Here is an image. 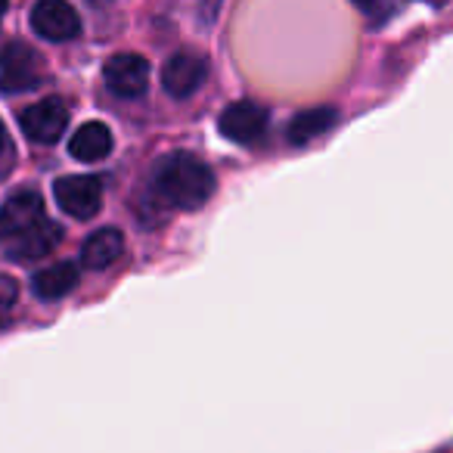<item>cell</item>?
<instances>
[{
	"instance_id": "1",
	"label": "cell",
	"mask_w": 453,
	"mask_h": 453,
	"mask_svg": "<svg viewBox=\"0 0 453 453\" xmlns=\"http://www.w3.org/2000/svg\"><path fill=\"white\" fill-rule=\"evenodd\" d=\"M214 193V171L193 152H171L152 168V196L168 208L196 211Z\"/></svg>"
},
{
	"instance_id": "2",
	"label": "cell",
	"mask_w": 453,
	"mask_h": 453,
	"mask_svg": "<svg viewBox=\"0 0 453 453\" xmlns=\"http://www.w3.org/2000/svg\"><path fill=\"white\" fill-rule=\"evenodd\" d=\"M44 81V57L22 41L0 50V94H26Z\"/></svg>"
},
{
	"instance_id": "3",
	"label": "cell",
	"mask_w": 453,
	"mask_h": 453,
	"mask_svg": "<svg viewBox=\"0 0 453 453\" xmlns=\"http://www.w3.org/2000/svg\"><path fill=\"white\" fill-rule=\"evenodd\" d=\"M32 28L50 44H65L81 35V19L69 0H35Z\"/></svg>"
},
{
	"instance_id": "4",
	"label": "cell",
	"mask_w": 453,
	"mask_h": 453,
	"mask_svg": "<svg viewBox=\"0 0 453 453\" xmlns=\"http://www.w3.org/2000/svg\"><path fill=\"white\" fill-rule=\"evenodd\" d=\"M53 196H57V205L63 208L69 218L90 220L103 205V183L90 174L59 177V180L53 183Z\"/></svg>"
},
{
	"instance_id": "5",
	"label": "cell",
	"mask_w": 453,
	"mask_h": 453,
	"mask_svg": "<svg viewBox=\"0 0 453 453\" xmlns=\"http://www.w3.org/2000/svg\"><path fill=\"white\" fill-rule=\"evenodd\" d=\"M41 220H47V214H44V199H41L38 189H16L0 205V240L4 242L16 240V236L35 230Z\"/></svg>"
},
{
	"instance_id": "6",
	"label": "cell",
	"mask_w": 453,
	"mask_h": 453,
	"mask_svg": "<svg viewBox=\"0 0 453 453\" xmlns=\"http://www.w3.org/2000/svg\"><path fill=\"white\" fill-rule=\"evenodd\" d=\"M19 125L32 143L50 146V143H57L65 134V127H69V106H65L59 96H47V100L35 103V106H28L26 112L19 115Z\"/></svg>"
},
{
	"instance_id": "7",
	"label": "cell",
	"mask_w": 453,
	"mask_h": 453,
	"mask_svg": "<svg viewBox=\"0 0 453 453\" xmlns=\"http://www.w3.org/2000/svg\"><path fill=\"white\" fill-rule=\"evenodd\" d=\"M106 88L121 100H137L150 88V63L137 53H115L103 69Z\"/></svg>"
},
{
	"instance_id": "8",
	"label": "cell",
	"mask_w": 453,
	"mask_h": 453,
	"mask_svg": "<svg viewBox=\"0 0 453 453\" xmlns=\"http://www.w3.org/2000/svg\"><path fill=\"white\" fill-rule=\"evenodd\" d=\"M218 131L224 134L226 140H234V143H242V146L258 143L267 131V109H261L258 103H252V100L230 103V106L220 112Z\"/></svg>"
},
{
	"instance_id": "9",
	"label": "cell",
	"mask_w": 453,
	"mask_h": 453,
	"mask_svg": "<svg viewBox=\"0 0 453 453\" xmlns=\"http://www.w3.org/2000/svg\"><path fill=\"white\" fill-rule=\"evenodd\" d=\"M205 75H208L205 59L193 57V53H177V57H171L168 63H165L162 88H165V94H171L174 100H187V96H193L196 90L202 88Z\"/></svg>"
},
{
	"instance_id": "10",
	"label": "cell",
	"mask_w": 453,
	"mask_h": 453,
	"mask_svg": "<svg viewBox=\"0 0 453 453\" xmlns=\"http://www.w3.org/2000/svg\"><path fill=\"white\" fill-rule=\"evenodd\" d=\"M59 242H63V226L57 220H41L35 230L7 242V255L13 261H38L44 255H50Z\"/></svg>"
},
{
	"instance_id": "11",
	"label": "cell",
	"mask_w": 453,
	"mask_h": 453,
	"mask_svg": "<svg viewBox=\"0 0 453 453\" xmlns=\"http://www.w3.org/2000/svg\"><path fill=\"white\" fill-rule=\"evenodd\" d=\"M125 252V236L115 230V226H103L96 234H90L81 246V265L88 271H106L109 265L121 258Z\"/></svg>"
},
{
	"instance_id": "12",
	"label": "cell",
	"mask_w": 453,
	"mask_h": 453,
	"mask_svg": "<svg viewBox=\"0 0 453 453\" xmlns=\"http://www.w3.org/2000/svg\"><path fill=\"white\" fill-rule=\"evenodd\" d=\"M78 277H81L78 265H72V261H59V265H50V267H44V271L35 273L32 292L41 298V302H59V298H65L72 289H75Z\"/></svg>"
},
{
	"instance_id": "13",
	"label": "cell",
	"mask_w": 453,
	"mask_h": 453,
	"mask_svg": "<svg viewBox=\"0 0 453 453\" xmlns=\"http://www.w3.org/2000/svg\"><path fill=\"white\" fill-rule=\"evenodd\" d=\"M112 131L103 121H88L69 140V152L78 162H103L112 152Z\"/></svg>"
},
{
	"instance_id": "14",
	"label": "cell",
	"mask_w": 453,
	"mask_h": 453,
	"mask_svg": "<svg viewBox=\"0 0 453 453\" xmlns=\"http://www.w3.org/2000/svg\"><path fill=\"white\" fill-rule=\"evenodd\" d=\"M333 125H335V109H329V106L298 112L296 119L289 121V143L304 146L314 137H320V134H326Z\"/></svg>"
},
{
	"instance_id": "15",
	"label": "cell",
	"mask_w": 453,
	"mask_h": 453,
	"mask_svg": "<svg viewBox=\"0 0 453 453\" xmlns=\"http://www.w3.org/2000/svg\"><path fill=\"white\" fill-rule=\"evenodd\" d=\"M16 302H19V283L13 277H7V273H0V329L10 323Z\"/></svg>"
},
{
	"instance_id": "16",
	"label": "cell",
	"mask_w": 453,
	"mask_h": 453,
	"mask_svg": "<svg viewBox=\"0 0 453 453\" xmlns=\"http://www.w3.org/2000/svg\"><path fill=\"white\" fill-rule=\"evenodd\" d=\"M351 4H354V7H357V10H364V13H372V10H376L379 0H351Z\"/></svg>"
},
{
	"instance_id": "17",
	"label": "cell",
	"mask_w": 453,
	"mask_h": 453,
	"mask_svg": "<svg viewBox=\"0 0 453 453\" xmlns=\"http://www.w3.org/2000/svg\"><path fill=\"white\" fill-rule=\"evenodd\" d=\"M4 146H7V127H4V121H0V152H4Z\"/></svg>"
},
{
	"instance_id": "18",
	"label": "cell",
	"mask_w": 453,
	"mask_h": 453,
	"mask_svg": "<svg viewBox=\"0 0 453 453\" xmlns=\"http://www.w3.org/2000/svg\"><path fill=\"white\" fill-rule=\"evenodd\" d=\"M4 16H7V0H0V22H4Z\"/></svg>"
}]
</instances>
